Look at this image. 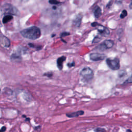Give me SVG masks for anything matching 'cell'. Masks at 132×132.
I'll return each instance as SVG.
<instances>
[{"mask_svg":"<svg viewBox=\"0 0 132 132\" xmlns=\"http://www.w3.org/2000/svg\"><path fill=\"white\" fill-rule=\"evenodd\" d=\"M20 33L24 38L30 40L37 39L41 35L40 29L37 26H31L23 29Z\"/></svg>","mask_w":132,"mask_h":132,"instance_id":"6da1fadb","label":"cell"},{"mask_svg":"<svg viewBox=\"0 0 132 132\" xmlns=\"http://www.w3.org/2000/svg\"><path fill=\"white\" fill-rule=\"evenodd\" d=\"M2 11L4 13L10 15H18L19 14L18 9L10 4H5L2 7Z\"/></svg>","mask_w":132,"mask_h":132,"instance_id":"7a4b0ae2","label":"cell"},{"mask_svg":"<svg viewBox=\"0 0 132 132\" xmlns=\"http://www.w3.org/2000/svg\"><path fill=\"white\" fill-rule=\"evenodd\" d=\"M106 63L108 67L112 70H118L120 68V60L118 58H108L106 59Z\"/></svg>","mask_w":132,"mask_h":132,"instance_id":"3957f363","label":"cell"},{"mask_svg":"<svg viewBox=\"0 0 132 132\" xmlns=\"http://www.w3.org/2000/svg\"><path fill=\"white\" fill-rule=\"evenodd\" d=\"M80 75L86 80H91L94 76L93 70L88 67L84 68L80 72Z\"/></svg>","mask_w":132,"mask_h":132,"instance_id":"277c9868","label":"cell"},{"mask_svg":"<svg viewBox=\"0 0 132 132\" xmlns=\"http://www.w3.org/2000/svg\"><path fill=\"white\" fill-rule=\"evenodd\" d=\"M91 26L92 27H95L100 34L102 36H108L110 34V31L107 28L98 24L96 22H93L91 24Z\"/></svg>","mask_w":132,"mask_h":132,"instance_id":"5b68a950","label":"cell"},{"mask_svg":"<svg viewBox=\"0 0 132 132\" xmlns=\"http://www.w3.org/2000/svg\"><path fill=\"white\" fill-rule=\"evenodd\" d=\"M114 45V42L111 40H106L97 46V49L100 51H103L107 49L111 48Z\"/></svg>","mask_w":132,"mask_h":132,"instance_id":"8992f818","label":"cell"},{"mask_svg":"<svg viewBox=\"0 0 132 132\" xmlns=\"http://www.w3.org/2000/svg\"><path fill=\"white\" fill-rule=\"evenodd\" d=\"M89 57L91 60L97 61L104 59L106 57V56L105 55L100 53H92L90 54Z\"/></svg>","mask_w":132,"mask_h":132,"instance_id":"52a82bcc","label":"cell"},{"mask_svg":"<svg viewBox=\"0 0 132 132\" xmlns=\"http://www.w3.org/2000/svg\"><path fill=\"white\" fill-rule=\"evenodd\" d=\"M0 44L5 47H9L10 45V41L7 37L0 34Z\"/></svg>","mask_w":132,"mask_h":132,"instance_id":"ba28073f","label":"cell"},{"mask_svg":"<svg viewBox=\"0 0 132 132\" xmlns=\"http://www.w3.org/2000/svg\"><path fill=\"white\" fill-rule=\"evenodd\" d=\"M82 15L81 14H78L73 21V25L75 27H79L81 24Z\"/></svg>","mask_w":132,"mask_h":132,"instance_id":"9c48e42d","label":"cell"},{"mask_svg":"<svg viewBox=\"0 0 132 132\" xmlns=\"http://www.w3.org/2000/svg\"><path fill=\"white\" fill-rule=\"evenodd\" d=\"M66 59V57L64 56H61L57 59V66L59 70H61L63 68V63Z\"/></svg>","mask_w":132,"mask_h":132,"instance_id":"30bf717a","label":"cell"},{"mask_svg":"<svg viewBox=\"0 0 132 132\" xmlns=\"http://www.w3.org/2000/svg\"><path fill=\"white\" fill-rule=\"evenodd\" d=\"M93 13H94V16L96 18H98L99 17H100V16L102 14V9H101V8L98 6L96 7L95 8L94 10Z\"/></svg>","mask_w":132,"mask_h":132,"instance_id":"8fae6325","label":"cell"},{"mask_svg":"<svg viewBox=\"0 0 132 132\" xmlns=\"http://www.w3.org/2000/svg\"><path fill=\"white\" fill-rule=\"evenodd\" d=\"M11 58L12 60H20L22 59L21 55L20 52H18L16 53H13L11 56Z\"/></svg>","mask_w":132,"mask_h":132,"instance_id":"7c38bea8","label":"cell"},{"mask_svg":"<svg viewBox=\"0 0 132 132\" xmlns=\"http://www.w3.org/2000/svg\"><path fill=\"white\" fill-rule=\"evenodd\" d=\"M84 114V111H79L76 112H73V113H68L66 115L68 117H70V118H72V117H77L79 116L80 115H82Z\"/></svg>","mask_w":132,"mask_h":132,"instance_id":"4fadbf2b","label":"cell"},{"mask_svg":"<svg viewBox=\"0 0 132 132\" xmlns=\"http://www.w3.org/2000/svg\"><path fill=\"white\" fill-rule=\"evenodd\" d=\"M12 19H13V16L12 15H10V14L6 15L4 16L3 19V23L4 24H6L8 22H9L10 21H11Z\"/></svg>","mask_w":132,"mask_h":132,"instance_id":"5bb4252c","label":"cell"},{"mask_svg":"<svg viewBox=\"0 0 132 132\" xmlns=\"http://www.w3.org/2000/svg\"><path fill=\"white\" fill-rule=\"evenodd\" d=\"M127 15V11L125 9L123 10L122 12H121V14H120V18L121 19H124Z\"/></svg>","mask_w":132,"mask_h":132,"instance_id":"9a60e30c","label":"cell"},{"mask_svg":"<svg viewBox=\"0 0 132 132\" xmlns=\"http://www.w3.org/2000/svg\"><path fill=\"white\" fill-rule=\"evenodd\" d=\"M48 2L50 4L52 5H57L59 4H60L61 2L57 1V0H49Z\"/></svg>","mask_w":132,"mask_h":132,"instance_id":"2e32d148","label":"cell"},{"mask_svg":"<svg viewBox=\"0 0 132 132\" xmlns=\"http://www.w3.org/2000/svg\"><path fill=\"white\" fill-rule=\"evenodd\" d=\"M125 74H126L125 71H124V70H121V71H120L119 72L118 76H119V77H123Z\"/></svg>","mask_w":132,"mask_h":132,"instance_id":"e0dca14e","label":"cell"},{"mask_svg":"<svg viewBox=\"0 0 132 132\" xmlns=\"http://www.w3.org/2000/svg\"><path fill=\"white\" fill-rule=\"evenodd\" d=\"M100 40H101V38H100L99 37L96 36V37H95L94 38V39L93 40V41H92V43H97V42H98L100 41Z\"/></svg>","mask_w":132,"mask_h":132,"instance_id":"ac0fdd59","label":"cell"},{"mask_svg":"<svg viewBox=\"0 0 132 132\" xmlns=\"http://www.w3.org/2000/svg\"><path fill=\"white\" fill-rule=\"evenodd\" d=\"M70 35V33L68 32H63L60 34V38H62L63 37H65Z\"/></svg>","mask_w":132,"mask_h":132,"instance_id":"d6986e66","label":"cell"},{"mask_svg":"<svg viewBox=\"0 0 132 132\" xmlns=\"http://www.w3.org/2000/svg\"><path fill=\"white\" fill-rule=\"evenodd\" d=\"M68 67L69 68H71L72 67H74L75 65V62L73 61L72 62H70V63H68L67 64Z\"/></svg>","mask_w":132,"mask_h":132,"instance_id":"ffe728a7","label":"cell"},{"mask_svg":"<svg viewBox=\"0 0 132 132\" xmlns=\"http://www.w3.org/2000/svg\"><path fill=\"white\" fill-rule=\"evenodd\" d=\"M127 82L128 83H131V76H130L128 79H126V81L124 82V84L125 83H127Z\"/></svg>","mask_w":132,"mask_h":132,"instance_id":"44dd1931","label":"cell"},{"mask_svg":"<svg viewBox=\"0 0 132 132\" xmlns=\"http://www.w3.org/2000/svg\"><path fill=\"white\" fill-rule=\"evenodd\" d=\"M6 127L3 126V127H2V128L0 129V132H4V131H5L6 130Z\"/></svg>","mask_w":132,"mask_h":132,"instance_id":"7402d4cb","label":"cell"},{"mask_svg":"<svg viewBox=\"0 0 132 132\" xmlns=\"http://www.w3.org/2000/svg\"><path fill=\"white\" fill-rule=\"evenodd\" d=\"M52 73H48V75L47 74H44V75H45V76H47V77H51L52 76Z\"/></svg>","mask_w":132,"mask_h":132,"instance_id":"603a6c76","label":"cell"},{"mask_svg":"<svg viewBox=\"0 0 132 132\" xmlns=\"http://www.w3.org/2000/svg\"><path fill=\"white\" fill-rule=\"evenodd\" d=\"M131 3H130V5H129V7H130V8L131 9Z\"/></svg>","mask_w":132,"mask_h":132,"instance_id":"cb8c5ba5","label":"cell"}]
</instances>
